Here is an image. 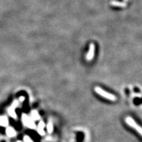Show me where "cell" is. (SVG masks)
Wrapping results in <instances>:
<instances>
[{
  "label": "cell",
  "instance_id": "6da1fadb",
  "mask_svg": "<svg viewBox=\"0 0 142 142\" xmlns=\"http://www.w3.org/2000/svg\"><path fill=\"white\" fill-rule=\"evenodd\" d=\"M94 90H95V92H96L97 94H99V95H101V96L104 97L105 98L107 99V100H112V101L116 100V97H115V95L110 94V93H109V92H106V91H105L104 90H102V89L100 88V87H95Z\"/></svg>",
  "mask_w": 142,
  "mask_h": 142
},
{
  "label": "cell",
  "instance_id": "7a4b0ae2",
  "mask_svg": "<svg viewBox=\"0 0 142 142\" xmlns=\"http://www.w3.org/2000/svg\"><path fill=\"white\" fill-rule=\"evenodd\" d=\"M125 121H126V123L128 124L130 126H131L132 128H133L135 130H136L138 131V133H139L140 135H141L142 134V130H141V128L138 125L135 121H134V120L132 118H131V117H127L126 118V119H125Z\"/></svg>",
  "mask_w": 142,
  "mask_h": 142
},
{
  "label": "cell",
  "instance_id": "9a60e30c",
  "mask_svg": "<svg viewBox=\"0 0 142 142\" xmlns=\"http://www.w3.org/2000/svg\"><path fill=\"white\" fill-rule=\"evenodd\" d=\"M17 142H21V141H17Z\"/></svg>",
  "mask_w": 142,
  "mask_h": 142
},
{
  "label": "cell",
  "instance_id": "277c9868",
  "mask_svg": "<svg viewBox=\"0 0 142 142\" xmlns=\"http://www.w3.org/2000/svg\"><path fill=\"white\" fill-rule=\"evenodd\" d=\"M94 43H92L90 44V46H89V50H88V52L87 56H86V59L88 61H92L94 58Z\"/></svg>",
  "mask_w": 142,
  "mask_h": 142
},
{
  "label": "cell",
  "instance_id": "5b68a950",
  "mask_svg": "<svg viewBox=\"0 0 142 142\" xmlns=\"http://www.w3.org/2000/svg\"><path fill=\"white\" fill-rule=\"evenodd\" d=\"M7 136H9V137H13L15 136V135H16V132H15V131L14 130L13 128H12V127H9V128H7Z\"/></svg>",
  "mask_w": 142,
  "mask_h": 142
},
{
  "label": "cell",
  "instance_id": "9c48e42d",
  "mask_svg": "<svg viewBox=\"0 0 142 142\" xmlns=\"http://www.w3.org/2000/svg\"><path fill=\"white\" fill-rule=\"evenodd\" d=\"M111 5L112 6H116V7H125L126 5L125 3H122V2H115V1H113V2H111Z\"/></svg>",
  "mask_w": 142,
  "mask_h": 142
},
{
  "label": "cell",
  "instance_id": "7c38bea8",
  "mask_svg": "<svg viewBox=\"0 0 142 142\" xmlns=\"http://www.w3.org/2000/svg\"><path fill=\"white\" fill-rule=\"evenodd\" d=\"M44 127H45V124H44V123L43 121H40L39 123H38V128H40V129H44Z\"/></svg>",
  "mask_w": 142,
  "mask_h": 142
},
{
  "label": "cell",
  "instance_id": "4fadbf2b",
  "mask_svg": "<svg viewBox=\"0 0 142 142\" xmlns=\"http://www.w3.org/2000/svg\"><path fill=\"white\" fill-rule=\"evenodd\" d=\"M38 133H39L40 135L41 136H43V135H44V129H40V128H38Z\"/></svg>",
  "mask_w": 142,
  "mask_h": 142
},
{
  "label": "cell",
  "instance_id": "52a82bcc",
  "mask_svg": "<svg viewBox=\"0 0 142 142\" xmlns=\"http://www.w3.org/2000/svg\"><path fill=\"white\" fill-rule=\"evenodd\" d=\"M31 118H32V119L33 120V121H34V120H38L40 118L39 115L38 113V112L36 111V110H33L32 113H31Z\"/></svg>",
  "mask_w": 142,
  "mask_h": 142
},
{
  "label": "cell",
  "instance_id": "5bb4252c",
  "mask_svg": "<svg viewBox=\"0 0 142 142\" xmlns=\"http://www.w3.org/2000/svg\"><path fill=\"white\" fill-rule=\"evenodd\" d=\"M23 100H24V97H21V98H20V100L23 101Z\"/></svg>",
  "mask_w": 142,
  "mask_h": 142
},
{
  "label": "cell",
  "instance_id": "ba28073f",
  "mask_svg": "<svg viewBox=\"0 0 142 142\" xmlns=\"http://www.w3.org/2000/svg\"><path fill=\"white\" fill-rule=\"evenodd\" d=\"M8 112H9V114L11 117H12L13 118H15V119L17 118V115H16V113H15V108H14L11 107L10 108H9Z\"/></svg>",
  "mask_w": 142,
  "mask_h": 142
},
{
  "label": "cell",
  "instance_id": "30bf717a",
  "mask_svg": "<svg viewBox=\"0 0 142 142\" xmlns=\"http://www.w3.org/2000/svg\"><path fill=\"white\" fill-rule=\"evenodd\" d=\"M47 131L49 133H52V131H53V125H52L51 123H49L48 125H47Z\"/></svg>",
  "mask_w": 142,
  "mask_h": 142
},
{
  "label": "cell",
  "instance_id": "3957f363",
  "mask_svg": "<svg viewBox=\"0 0 142 142\" xmlns=\"http://www.w3.org/2000/svg\"><path fill=\"white\" fill-rule=\"evenodd\" d=\"M22 119H23V123L25 124L26 126H28V128H33V129L36 128V125L34 123L33 120H32L26 115L23 114V115H22Z\"/></svg>",
  "mask_w": 142,
  "mask_h": 142
},
{
  "label": "cell",
  "instance_id": "8fae6325",
  "mask_svg": "<svg viewBox=\"0 0 142 142\" xmlns=\"http://www.w3.org/2000/svg\"><path fill=\"white\" fill-rule=\"evenodd\" d=\"M24 141L25 142H34L33 140H31L28 136H24Z\"/></svg>",
  "mask_w": 142,
  "mask_h": 142
},
{
  "label": "cell",
  "instance_id": "8992f818",
  "mask_svg": "<svg viewBox=\"0 0 142 142\" xmlns=\"http://www.w3.org/2000/svg\"><path fill=\"white\" fill-rule=\"evenodd\" d=\"M8 124H9V122H8V120L6 117H5V116L0 117V126L6 127V126H8Z\"/></svg>",
  "mask_w": 142,
  "mask_h": 142
}]
</instances>
